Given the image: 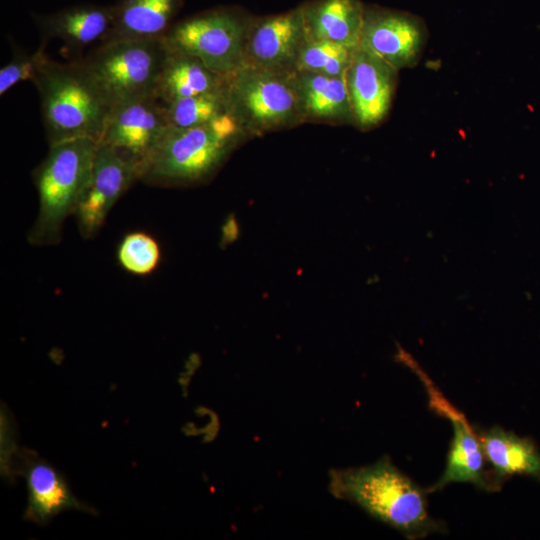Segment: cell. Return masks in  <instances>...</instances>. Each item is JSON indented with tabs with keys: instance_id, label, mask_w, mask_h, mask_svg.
<instances>
[{
	"instance_id": "cell-3",
	"label": "cell",
	"mask_w": 540,
	"mask_h": 540,
	"mask_svg": "<svg viewBox=\"0 0 540 540\" xmlns=\"http://www.w3.org/2000/svg\"><path fill=\"white\" fill-rule=\"evenodd\" d=\"M32 83L49 146L83 138L100 142L111 108L78 60L63 64L48 58Z\"/></svg>"
},
{
	"instance_id": "cell-2",
	"label": "cell",
	"mask_w": 540,
	"mask_h": 540,
	"mask_svg": "<svg viewBox=\"0 0 540 540\" xmlns=\"http://www.w3.org/2000/svg\"><path fill=\"white\" fill-rule=\"evenodd\" d=\"M247 137L231 113L199 126L169 127L141 167L139 181L159 187L205 182Z\"/></svg>"
},
{
	"instance_id": "cell-14",
	"label": "cell",
	"mask_w": 540,
	"mask_h": 540,
	"mask_svg": "<svg viewBox=\"0 0 540 540\" xmlns=\"http://www.w3.org/2000/svg\"><path fill=\"white\" fill-rule=\"evenodd\" d=\"M20 459L19 471L28 492L24 520L43 526L67 510L96 513L93 507L76 498L62 473L45 459L27 450Z\"/></svg>"
},
{
	"instance_id": "cell-12",
	"label": "cell",
	"mask_w": 540,
	"mask_h": 540,
	"mask_svg": "<svg viewBox=\"0 0 540 540\" xmlns=\"http://www.w3.org/2000/svg\"><path fill=\"white\" fill-rule=\"evenodd\" d=\"M306 41L301 5L278 14L254 16L247 35L244 65L293 73Z\"/></svg>"
},
{
	"instance_id": "cell-18",
	"label": "cell",
	"mask_w": 540,
	"mask_h": 540,
	"mask_svg": "<svg viewBox=\"0 0 540 540\" xmlns=\"http://www.w3.org/2000/svg\"><path fill=\"white\" fill-rule=\"evenodd\" d=\"M477 432L488 467L500 483L516 475L540 481V451L533 440L500 426Z\"/></svg>"
},
{
	"instance_id": "cell-8",
	"label": "cell",
	"mask_w": 540,
	"mask_h": 540,
	"mask_svg": "<svg viewBox=\"0 0 540 540\" xmlns=\"http://www.w3.org/2000/svg\"><path fill=\"white\" fill-rule=\"evenodd\" d=\"M398 358L420 379L426 390L430 409L446 418L453 429L445 469L439 479L426 488L427 493L440 491L452 483H470L486 492L499 491L503 484L487 467L477 429L449 402L411 355L401 349L398 351Z\"/></svg>"
},
{
	"instance_id": "cell-16",
	"label": "cell",
	"mask_w": 540,
	"mask_h": 540,
	"mask_svg": "<svg viewBox=\"0 0 540 540\" xmlns=\"http://www.w3.org/2000/svg\"><path fill=\"white\" fill-rule=\"evenodd\" d=\"M293 77L304 123L354 124L345 76L295 71Z\"/></svg>"
},
{
	"instance_id": "cell-7",
	"label": "cell",
	"mask_w": 540,
	"mask_h": 540,
	"mask_svg": "<svg viewBox=\"0 0 540 540\" xmlns=\"http://www.w3.org/2000/svg\"><path fill=\"white\" fill-rule=\"evenodd\" d=\"M253 18L241 7L219 6L173 23L162 39L167 49L194 56L228 77L244 65Z\"/></svg>"
},
{
	"instance_id": "cell-21",
	"label": "cell",
	"mask_w": 540,
	"mask_h": 540,
	"mask_svg": "<svg viewBox=\"0 0 540 540\" xmlns=\"http://www.w3.org/2000/svg\"><path fill=\"white\" fill-rule=\"evenodd\" d=\"M170 127L189 128L206 124L230 112L224 87L163 103Z\"/></svg>"
},
{
	"instance_id": "cell-23",
	"label": "cell",
	"mask_w": 540,
	"mask_h": 540,
	"mask_svg": "<svg viewBox=\"0 0 540 540\" xmlns=\"http://www.w3.org/2000/svg\"><path fill=\"white\" fill-rule=\"evenodd\" d=\"M160 256L157 241L142 231L127 234L117 251L120 265L135 275H147L153 272L159 264Z\"/></svg>"
},
{
	"instance_id": "cell-13",
	"label": "cell",
	"mask_w": 540,
	"mask_h": 540,
	"mask_svg": "<svg viewBox=\"0 0 540 540\" xmlns=\"http://www.w3.org/2000/svg\"><path fill=\"white\" fill-rule=\"evenodd\" d=\"M398 70L359 46L345 74L354 125L369 130L388 115Z\"/></svg>"
},
{
	"instance_id": "cell-19",
	"label": "cell",
	"mask_w": 540,
	"mask_h": 540,
	"mask_svg": "<svg viewBox=\"0 0 540 540\" xmlns=\"http://www.w3.org/2000/svg\"><path fill=\"white\" fill-rule=\"evenodd\" d=\"M182 4V0H118L113 4L112 27L103 42L161 38Z\"/></svg>"
},
{
	"instance_id": "cell-4",
	"label": "cell",
	"mask_w": 540,
	"mask_h": 540,
	"mask_svg": "<svg viewBox=\"0 0 540 540\" xmlns=\"http://www.w3.org/2000/svg\"><path fill=\"white\" fill-rule=\"evenodd\" d=\"M99 142L83 138L50 145L33 171L39 207L27 240L33 246L60 242L66 218L74 215L92 173Z\"/></svg>"
},
{
	"instance_id": "cell-15",
	"label": "cell",
	"mask_w": 540,
	"mask_h": 540,
	"mask_svg": "<svg viewBox=\"0 0 540 540\" xmlns=\"http://www.w3.org/2000/svg\"><path fill=\"white\" fill-rule=\"evenodd\" d=\"M33 19L43 42L58 39L81 50L105 40L113 24V5L76 4L50 14H34Z\"/></svg>"
},
{
	"instance_id": "cell-24",
	"label": "cell",
	"mask_w": 540,
	"mask_h": 540,
	"mask_svg": "<svg viewBox=\"0 0 540 540\" xmlns=\"http://www.w3.org/2000/svg\"><path fill=\"white\" fill-rule=\"evenodd\" d=\"M46 42L33 53H26L21 49L13 51L11 60L0 69V95H4L24 80H33L39 68L48 59L45 52Z\"/></svg>"
},
{
	"instance_id": "cell-17",
	"label": "cell",
	"mask_w": 540,
	"mask_h": 540,
	"mask_svg": "<svg viewBox=\"0 0 540 540\" xmlns=\"http://www.w3.org/2000/svg\"><path fill=\"white\" fill-rule=\"evenodd\" d=\"M300 5L307 40L359 46L366 7L361 0H308Z\"/></svg>"
},
{
	"instance_id": "cell-6",
	"label": "cell",
	"mask_w": 540,
	"mask_h": 540,
	"mask_svg": "<svg viewBox=\"0 0 540 540\" xmlns=\"http://www.w3.org/2000/svg\"><path fill=\"white\" fill-rule=\"evenodd\" d=\"M293 73L243 65L226 77L230 112L250 136L304 123Z\"/></svg>"
},
{
	"instance_id": "cell-20",
	"label": "cell",
	"mask_w": 540,
	"mask_h": 540,
	"mask_svg": "<svg viewBox=\"0 0 540 540\" xmlns=\"http://www.w3.org/2000/svg\"><path fill=\"white\" fill-rule=\"evenodd\" d=\"M226 77L209 69L198 58L167 49L155 89L162 103L214 91L224 87Z\"/></svg>"
},
{
	"instance_id": "cell-5",
	"label": "cell",
	"mask_w": 540,
	"mask_h": 540,
	"mask_svg": "<svg viewBox=\"0 0 540 540\" xmlns=\"http://www.w3.org/2000/svg\"><path fill=\"white\" fill-rule=\"evenodd\" d=\"M166 55L162 37L121 39L100 43L78 62L112 110L138 98L155 96Z\"/></svg>"
},
{
	"instance_id": "cell-1",
	"label": "cell",
	"mask_w": 540,
	"mask_h": 540,
	"mask_svg": "<svg viewBox=\"0 0 540 540\" xmlns=\"http://www.w3.org/2000/svg\"><path fill=\"white\" fill-rule=\"evenodd\" d=\"M329 490L409 540L447 532L445 523L429 513L426 488L417 485L388 456L370 465L332 470Z\"/></svg>"
},
{
	"instance_id": "cell-10",
	"label": "cell",
	"mask_w": 540,
	"mask_h": 540,
	"mask_svg": "<svg viewBox=\"0 0 540 540\" xmlns=\"http://www.w3.org/2000/svg\"><path fill=\"white\" fill-rule=\"evenodd\" d=\"M164 104L155 96L114 107L100 140L140 171L169 129Z\"/></svg>"
},
{
	"instance_id": "cell-9",
	"label": "cell",
	"mask_w": 540,
	"mask_h": 540,
	"mask_svg": "<svg viewBox=\"0 0 540 540\" xmlns=\"http://www.w3.org/2000/svg\"><path fill=\"white\" fill-rule=\"evenodd\" d=\"M424 21L409 12L366 5L359 47L398 71L413 67L427 41Z\"/></svg>"
},
{
	"instance_id": "cell-11",
	"label": "cell",
	"mask_w": 540,
	"mask_h": 540,
	"mask_svg": "<svg viewBox=\"0 0 540 540\" xmlns=\"http://www.w3.org/2000/svg\"><path fill=\"white\" fill-rule=\"evenodd\" d=\"M138 180L139 171L134 164L99 142L90 180L74 213L84 239L98 232L111 208Z\"/></svg>"
},
{
	"instance_id": "cell-22",
	"label": "cell",
	"mask_w": 540,
	"mask_h": 540,
	"mask_svg": "<svg viewBox=\"0 0 540 540\" xmlns=\"http://www.w3.org/2000/svg\"><path fill=\"white\" fill-rule=\"evenodd\" d=\"M356 48L325 40H307L300 50L295 71L345 76Z\"/></svg>"
}]
</instances>
